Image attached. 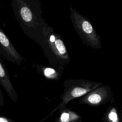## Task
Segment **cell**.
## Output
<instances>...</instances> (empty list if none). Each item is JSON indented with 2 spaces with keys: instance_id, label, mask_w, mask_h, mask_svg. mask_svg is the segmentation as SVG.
<instances>
[{
  "instance_id": "cell-7",
  "label": "cell",
  "mask_w": 122,
  "mask_h": 122,
  "mask_svg": "<svg viewBox=\"0 0 122 122\" xmlns=\"http://www.w3.org/2000/svg\"><path fill=\"white\" fill-rule=\"evenodd\" d=\"M0 85L14 102L18 99V95L10 81L8 71L0 55Z\"/></svg>"
},
{
  "instance_id": "cell-8",
  "label": "cell",
  "mask_w": 122,
  "mask_h": 122,
  "mask_svg": "<svg viewBox=\"0 0 122 122\" xmlns=\"http://www.w3.org/2000/svg\"><path fill=\"white\" fill-rule=\"evenodd\" d=\"M60 115L55 122H82L81 117L76 112L65 107L60 110Z\"/></svg>"
},
{
  "instance_id": "cell-12",
  "label": "cell",
  "mask_w": 122,
  "mask_h": 122,
  "mask_svg": "<svg viewBox=\"0 0 122 122\" xmlns=\"http://www.w3.org/2000/svg\"><path fill=\"white\" fill-rule=\"evenodd\" d=\"M5 103V100L2 92L0 88V107H3Z\"/></svg>"
},
{
  "instance_id": "cell-5",
  "label": "cell",
  "mask_w": 122,
  "mask_h": 122,
  "mask_svg": "<svg viewBox=\"0 0 122 122\" xmlns=\"http://www.w3.org/2000/svg\"><path fill=\"white\" fill-rule=\"evenodd\" d=\"M112 92L108 85H102L80 97L78 102L92 106L105 104L113 100Z\"/></svg>"
},
{
  "instance_id": "cell-11",
  "label": "cell",
  "mask_w": 122,
  "mask_h": 122,
  "mask_svg": "<svg viewBox=\"0 0 122 122\" xmlns=\"http://www.w3.org/2000/svg\"><path fill=\"white\" fill-rule=\"evenodd\" d=\"M0 122H16L15 121L4 115L0 114Z\"/></svg>"
},
{
  "instance_id": "cell-10",
  "label": "cell",
  "mask_w": 122,
  "mask_h": 122,
  "mask_svg": "<svg viewBox=\"0 0 122 122\" xmlns=\"http://www.w3.org/2000/svg\"><path fill=\"white\" fill-rule=\"evenodd\" d=\"M36 68L38 71L46 78L51 80H58L60 78V74L53 68L39 65L37 66Z\"/></svg>"
},
{
  "instance_id": "cell-1",
  "label": "cell",
  "mask_w": 122,
  "mask_h": 122,
  "mask_svg": "<svg viewBox=\"0 0 122 122\" xmlns=\"http://www.w3.org/2000/svg\"><path fill=\"white\" fill-rule=\"evenodd\" d=\"M11 6L15 18L24 33L41 45L42 29L45 24L38 0H11Z\"/></svg>"
},
{
  "instance_id": "cell-4",
  "label": "cell",
  "mask_w": 122,
  "mask_h": 122,
  "mask_svg": "<svg viewBox=\"0 0 122 122\" xmlns=\"http://www.w3.org/2000/svg\"><path fill=\"white\" fill-rule=\"evenodd\" d=\"M42 34L43 42L41 45L43 48L49 50L57 59L69 62L70 57L61 36L46 23L42 29Z\"/></svg>"
},
{
  "instance_id": "cell-3",
  "label": "cell",
  "mask_w": 122,
  "mask_h": 122,
  "mask_svg": "<svg viewBox=\"0 0 122 122\" xmlns=\"http://www.w3.org/2000/svg\"><path fill=\"white\" fill-rule=\"evenodd\" d=\"M102 85L103 83L102 82L85 79L65 80L63 84L64 89L60 96L61 102L51 112L50 115H52L56 111L66 107V105L71 100L81 97Z\"/></svg>"
},
{
  "instance_id": "cell-6",
  "label": "cell",
  "mask_w": 122,
  "mask_h": 122,
  "mask_svg": "<svg viewBox=\"0 0 122 122\" xmlns=\"http://www.w3.org/2000/svg\"><path fill=\"white\" fill-rule=\"evenodd\" d=\"M0 55L6 60L20 65L23 58L0 27Z\"/></svg>"
},
{
  "instance_id": "cell-9",
  "label": "cell",
  "mask_w": 122,
  "mask_h": 122,
  "mask_svg": "<svg viewBox=\"0 0 122 122\" xmlns=\"http://www.w3.org/2000/svg\"><path fill=\"white\" fill-rule=\"evenodd\" d=\"M104 122H122V111H119L117 107L110 105L102 115Z\"/></svg>"
},
{
  "instance_id": "cell-2",
  "label": "cell",
  "mask_w": 122,
  "mask_h": 122,
  "mask_svg": "<svg viewBox=\"0 0 122 122\" xmlns=\"http://www.w3.org/2000/svg\"><path fill=\"white\" fill-rule=\"evenodd\" d=\"M70 9L72 26L82 42L92 49H100L102 48L100 36L90 21L72 7Z\"/></svg>"
}]
</instances>
